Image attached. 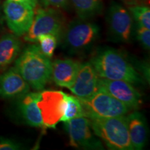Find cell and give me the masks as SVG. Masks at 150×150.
Returning a JSON list of instances; mask_svg holds the SVG:
<instances>
[{
  "label": "cell",
  "mask_w": 150,
  "mask_h": 150,
  "mask_svg": "<svg viewBox=\"0 0 150 150\" xmlns=\"http://www.w3.org/2000/svg\"><path fill=\"white\" fill-rule=\"evenodd\" d=\"M100 78L122 80L132 84L142 83V79L124 54L112 48L97 52L90 61Z\"/></svg>",
  "instance_id": "6da1fadb"
},
{
  "label": "cell",
  "mask_w": 150,
  "mask_h": 150,
  "mask_svg": "<svg viewBox=\"0 0 150 150\" xmlns=\"http://www.w3.org/2000/svg\"><path fill=\"white\" fill-rule=\"evenodd\" d=\"M52 62L40 51L38 45L28 46L16 61L15 67L29 86L40 91L52 76Z\"/></svg>",
  "instance_id": "7a4b0ae2"
},
{
  "label": "cell",
  "mask_w": 150,
  "mask_h": 150,
  "mask_svg": "<svg viewBox=\"0 0 150 150\" xmlns=\"http://www.w3.org/2000/svg\"><path fill=\"white\" fill-rule=\"evenodd\" d=\"M91 128L108 149L133 150L129 138L126 115L113 117H102L95 115L87 117Z\"/></svg>",
  "instance_id": "3957f363"
},
{
  "label": "cell",
  "mask_w": 150,
  "mask_h": 150,
  "mask_svg": "<svg viewBox=\"0 0 150 150\" xmlns=\"http://www.w3.org/2000/svg\"><path fill=\"white\" fill-rule=\"evenodd\" d=\"M99 27L94 22L79 19L67 26L63 35V47L70 53L85 52L96 42Z\"/></svg>",
  "instance_id": "277c9868"
},
{
  "label": "cell",
  "mask_w": 150,
  "mask_h": 150,
  "mask_svg": "<svg viewBox=\"0 0 150 150\" xmlns=\"http://www.w3.org/2000/svg\"><path fill=\"white\" fill-rule=\"evenodd\" d=\"M64 20L59 11L52 7H45L37 11L31 27L24 35V40L36 42L40 35L53 34L61 36L63 29Z\"/></svg>",
  "instance_id": "5b68a950"
},
{
  "label": "cell",
  "mask_w": 150,
  "mask_h": 150,
  "mask_svg": "<svg viewBox=\"0 0 150 150\" xmlns=\"http://www.w3.org/2000/svg\"><path fill=\"white\" fill-rule=\"evenodd\" d=\"M80 100L85 110V117L89 115L102 117H119L126 115L131 110L120 101L101 90H98L89 98Z\"/></svg>",
  "instance_id": "8992f818"
},
{
  "label": "cell",
  "mask_w": 150,
  "mask_h": 150,
  "mask_svg": "<svg viewBox=\"0 0 150 150\" xmlns=\"http://www.w3.org/2000/svg\"><path fill=\"white\" fill-rule=\"evenodd\" d=\"M70 139V145L83 149H104L102 140L95 136L87 117H80L64 122Z\"/></svg>",
  "instance_id": "52a82bcc"
},
{
  "label": "cell",
  "mask_w": 150,
  "mask_h": 150,
  "mask_svg": "<svg viewBox=\"0 0 150 150\" xmlns=\"http://www.w3.org/2000/svg\"><path fill=\"white\" fill-rule=\"evenodd\" d=\"M107 24L110 39L116 42L128 43L134 34L133 18L122 5L112 2L108 10Z\"/></svg>",
  "instance_id": "ba28073f"
},
{
  "label": "cell",
  "mask_w": 150,
  "mask_h": 150,
  "mask_svg": "<svg viewBox=\"0 0 150 150\" xmlns=\"http://www.w3.org/2000/svg\"><path fill=\"white\" fill-rule=\"evenodd\" d=\"M7 25L17 36L25 34L34 18V8L27 4L6 0L3 4Z\"/></svg>",
  "instance_id": "9c48e42d"
},
{
  "label": "cell",
  "mask_w": 150,
  "mask_h": 150,
  "mask_svg": "<svg viewBox=\"0 0 150 150\" xmlns=\"http://www.w3.org/2000/svg\"><path fill=\"white\" fill-rule=\"evenodd\" d=\"M39 93L38 104L42 114L45 128L55 129L64 111V93L53 91Z\"/></svg>",
  "instance_id": "30bf717a"
},
{
  "label": "cell",
  "mask_w": 150,
  "mask_h": 150,
  "mask_svg": "<svg viewBox=\"0 0 150 150\" xmlns=\"http://www.w3.org/2000/svg\"><path fill=\"white\" fill-rule=\"evenodd\" d=\"M98 87V90L109 94L128 106L131 110L138 109L142 104L141 94L129 82L99 77Z\"/></svg>",
  "instance_id": "8fae6325"
},
{
  "label": "cell",
  "mask_w": 150,
  "mask_h": 150,
  "mask_svg": "<svg viewBox=\"0 0 150 150\" xmlns=\"http://www.w3.org/2000/svg\"><path fill=\"white\" fill-rule=\"evenodd\" d=\"M99 79L90 62L81 63L74 83L69 90L79 99L89 98L98 91Z\"/></svg>",
  "instance_id": "7c38bea8"
},
{
  "label": "cell",
  "mask_w": 150,
  "mask_h": 150,
  "mask_svg": "<svg viewBox=\"0 0 150 150\" xmlns=\"http://www.w3.org/2000/svg\"><path fill=\"white\" fill-rule=\"evenodd\" d=\"M30 88L16 67L9 69L0 77V97L2 98L20 97L29 93Z\"/></svg>",
  "instance_id": "4fadbf2b"
},
{
  "label": "cell",
  "mask_w": 150,
  "mask_h": 150,
  "mask_svg": "<svg viewBox=\"0 0 150 150\" xmlns=\"http://www.w3.org/2000/svg\"><path fill=\"white\" fill-rule=\"evenodd\" d=\"M81 63L70 59H56L52 62V76L56 85L70 88L74 83Z\"/></svg>",
  "instance_id": "5bb4252c"
},
{
  "label": "cell",
  "mask_w": 150,
  "mask_h": 150,
  "mask_svg": "<svg viewBox=\"0 0 150 150\" xmlns=\"http://www.w3.org/2000/svg\"><path fill=\"white\" fill-rule=\"evenodd\" d=\"M39 92L27 93L20 97L18 109L24 122L31 127L45 128L42 114L38 102Z\"/></svg>",
  "instance_id": "9a60e30c"
},
{
  "label": "cell",
  "mask_w": 150,
  "mask_h": 150,
  "mask_svg": "<svg viewBox=\"0 0 150 150\" xmlns=\"http://www.w3.org/2000/svg\"><path fill=\"white\" fill-rule=\"evenodd\" d=\"M129 138L133 149L141 150L147 140V124L141 112L134 111L126 116Z\"/></svg>",
  "instance_id": "2e32d148"
},
{
  "label": "cell",
  "mask_w": 150,
  "mask_h": 150,
  "mask_svg": "<svg viewBox=\"0 0 150 150\" xmlns=\"http://www.w3.org/2000/svg\"><path fill=\"white\" fill-rule=\"evenodd\" d=\"M21 49V42L16 36L4 35L0 38V68L7 67L17 59Z\"/></svg>",
  "instance_id": "e0dca14e"
},
{
  "label": "cell",
  "mask_w": 150,
  "mask_h": 150,
  "mask_svg": "<svg viewBox=\"0 0 150 150\" xmlns=\"http://www.w3.org/2000/svg\"><path fill=\"white\" fill-rule=\"evenodd\" d=\"M79 18L82 20L96 16L103 8L102 0H69Z\"/></svg>",
  "instance_id": "ac0fdd59"
},
{
  "label": "cell",
  "mask_w": 150,
  "mask_h": 150,
  "mask_svg": "<svg viewBox=\"0 0 150 150\" xmlns=\"http://www.w3.org/2000/svg\"><path fill=\"white\" fill-rule=\"evenodd\" d=\"M64 111L60 122H65L74 118L85 117L84 107L77 97L64 93Z\"/></svg>",
  "instance_id": "d6986e66"
},
{
  "label": "cell",
  "mask_w": 150,
  "mask_h": 150,
  "mask_svg": "<svg viewBox=\"0 0 150 150\" xmlns=\"http://www.w3.org/2000/svg\"><path fill=\"white\" fill-rule=\"evenodd\" d=\"M129 11L132 18L136 20L137 25L150 29V8L143 5L131 6L129 7Z\"/></svg>",
  "instance_id": "ffe728a7"
},
{
  "label": "cell",
  "mask_w": 150,
  "mask_h": 150,
  "mask_svg": "<svg viewBox=\"0 0 150 150\" xmlns=\"http://www.w3.org/2000/svg\"><path fill=\"white\" fill-rule=\"evenodd\" d=\"M58 41H59V37L53 34L41 35L37 39L40 51L44 55L50 59H51L54 55L57 47Z\"/></svg>",
  "instance_id": "44dd1931"
},
{
  "label": "cell",
  "mask_w": 150,
  "mask_h": 150,
  "mask_svg": "<svg viewBox=\"0 0 150 150\" xmlns=\"http://www.w3.org/2000/svg\"><path fill=\"white\" fill-rule=\"evenodd\" d=\"M136 38L141 46L145 50L150 48V31L149 29L137 25Z\"/></svg>",
  "instance_id": "7402d4cb"
},
{
  "label": "cell",
  "mask_w": 150,
  "mask_h": 150,
  "mask_svg": "<svg viewBox=\"0 0 150 150\" xmlns=\"http://www.w3.org/2000/svg\"><path fill=\"white\" fill-rule=\"evenodd\" d=\"M20 143L10 138H0V150H18L21 149Z\"/></svg>",
  "instance_id": "603a6c76"
},
{
  "label": "cell",
  "mask_w": 150,
  "mask_h": 150,
  "mask_svg": "<svg viewBox=\"0 0 150 150\" xmlns=\"http://www.w3.org/2000/svg\"><path fill=\"white\" fill-rule=\"evenodd\" d=\"M40 1L45 7L56 8H66L69 4V0H40Z\"/></svg>",
  "instance_id": "cb8c5ba5"
},
{
  "label": "cell",
  "mask_w": 150,
  "mask_h": 150,
  "mask_svg": "<svg viewBox=\"0 0 150 150\" xmlns=\"http://www.w3.org/2000/svg\"><path fill=\"white\" fill-rule=\"evenodd\" d=\"M9 1H16V2H20L23 4H27L35 8L38 4V0H9Z\"/></svg>",
  "instance_id": "d4e9b609"
}]
</instances>
